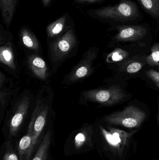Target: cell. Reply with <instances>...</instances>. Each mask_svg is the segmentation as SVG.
I'll return each mask as SVG.
<instances>
[{"label": "cell", "mask_w": 159, "mask_h": 160, "mask_svg": "<svg viewBox=\"0 0 159 160\" xmlns=\"http://www.w3.org/2000/svg\"><path fill=\"white\" fill-rule=\"evenodd\" d=\"M87 13L92 18L113 26L136 24L143 18L138 4L132 0H120L114 5L92 8Z\"/></svg>", "instance_id": "6da1fadb"}, {"label": "cell", "mask_w": 159, "mask_h": 160, "mask_svg": "<svg viewBox=\"0 0 159 160\" xmlns=\"http://www.w3.org/2000/svg\"><path fill=\"white\" fill-rule=\"evenodd\" d=\"M143 111L134 106H129L119 112L105 117V122L111 125H119L127 128H138L145 119Z\"/></svg>", "instance_id": "7a4b0ae2"}, {"label": "cell", "mask_w": 159, "mask_h": 160, "mask_svg": "<svg viewBox=\"0 0 159 160\" xmlns=\"http://www.w3.org/2000/svg\"><path fill=\"white\" fill-rule=\"evenodd\" d=\"M108 128L110 131L101 127L102 133L111 150L117 158H120L125 155L126 151H128L129 146L132 142L131 138L136 131L129 133L115 128Z\"/></svg>", "instance_id": "3957f363"}, {"label": "cell", "mask_w": 159, "mask_h": 160, "mask_svg": "<svg viewBox=\"0 0 159 160\" xmlns=\"http://www.w3.org/2000/svg\"><path fill=\"white\" fill-rule=\"evenodd\" d=\"M84 97L91 101L109 105L119 102L124 98L125 95L119 87L114 86L106 89L86 91Z\"/></svg>", "instance_id": "277c9868"}, {"label": "cell", "mask_w": 159, "mask_h": 160, "mask_svg": "<svg viewBox=\"0 0 159 160\" xmlns=\"http://www.w3.org/2000/svg\"><path fill=\"white\" fill-rule=\"evenodd\" d=\"M77 37L74 29H70L60 38L54 40L50 46L52 58L54 61H61L77 44Z\"/></svg>", "instance_id": "5b68a950"}, {"label": "cell", "mask_w": 159, "mask_h": 160, "mask_svg": "<svg viewBox=\"0 0 159 160\" xmlns=\"http://www.w3.org/2000/svg\"><path fill=\"white\" fill-rule=\"evenodd\" d=\"M48 111L47 106L38 102L34 112L33 113L27 133L32 136L33 150L36 146L39 136L45 125Z\"/></svg>", "instance_id": "8992f818"}, {"label": "cell", "mask_w": 159, "mask_h": 160, "mask_svg": "<svg viewBox=\"0 0 159 160\" xmlns=\"http://www.w3.org/2000/svg\"><path fill=\"white\" fill-rule=\"evenodd\" d=\"M111 29L118 32L114 37L117 41H138L145 37L148 32L145 24H125L113 26Z\"/></svg>", "instance_id": "52a82bcc"}, {"label": "cell", "mask_w": 159, "mask_h": 160, "mask_svg": "<svg viewBox=\"0 0 159 160\" xmlns=\"http://www.w3.org/2000/svg\"><path fill=\"white\" fill-rule=\"evenodd\" d=\"M74 25V23L69 13L65 12L58 19L47 26V37L50 38H56V40L69 30L73 29Z\"/></svg>", "instance_id": "ba28073f"}, {"label": "cell", "mask_w": 159, "mask_h": 160, "mask_svg": "<svg viewBox=\"0 0 159 160\" xmlns=\"http://www.w3.org/2000/svg\"><path fill=\"white\" fill-rule=\"evenodd\" d=\"M30 99L27 97H23L18 104L16 110L12 117L9 124V132L11 137L16 135L26 116L30 105Z\"/></svg>", "instance_id": "9c48e42d"}, {"label": "cell", "mask_w": 159, "mask_h": 160, "mask_svg": "<svg viewBox=\"0 0 159 160\" xmlns=\"http://www.w3.org/2000/svg\"><path fill=\"white\" fill-rule=\"evenodd\" d=\"M95 52L89 51L84 57L82 62L74 69L70 76V80L75 81L84 78L90 73L91 62L95 58Z\"/></svg>", "instance_id": "30bf717a"}, {"label": "cell", "mask_w": 159, "mask_h": 160, "mask_svg": "<svg viewBox=\"0 0 159 160\" xmlns=\"http://www.w3.org/2000/svg\"><path fill=\"white\" fill-rule=\"evenodd\" d=\"M19 0H0V11L2 21L7 29L12 22Z\"/></svg>", "instance_id": "8fae6325"}, {"label": "cell", "mask_w": 159, "mask_h": 160, "mask_svg": "<svg viewBox=\"0 0 159 160\" xmlns=\"http://www.w3.org/2000/svg\"><path fill=\"white\" fill-rule=\"evenodd\" d=\"M28 65L36 77L42 80L46 79L47 67L45 62L43 59L35 55H32L28 59Z\"/></svg>", "instance_id": "7c38bea8"}, {"label": "cell", "mask_w": 159, "mask_h": 160, "mask_svg": "<svg viewBox=\"0 0 159 160\" xmlns=\"http://www.w3.org/2000/svg\"><path fill=\"white\" fill-rule=\"evenodd\" d=\"M19 160H30L32 154V136L26 134L22 137L18 146Z\"/></svg>", "instance_id": "4fadbf2b"}, {"label": "cell", "mask_w": 159, "mask_h": 160, "mask_svg": "<svg viewBox=\"0 0 159 160\" xmlns=\"http://www.w3.org/2000/svg\"><path fill=\"white\" fill-rule=\"evenodd\" d=\"M20 38L23 45L31 49L36 50L39 48V43L34 34L27 26H23L19 32Z\"/></svg>", "instance_id": "5bb4252c"}, {"label": "cell", "mask_w": 159, "mask_h": 160, "mask_svg": "<svg viewBox=\"0 0 159 160\" xmlns=\"http://www.w3.org/2000/svg\"><path fill=\"white\" fill-rule=\"evenodd\" d=\"M145 12L159 23V0H136Z\"/></svg>", "instance_id": "9a60e30c"}, {"label": "cell", "mask_w": 159, "mask_h": 160, "mask_svg": "<svg viewBox=\"0 0 159 160\" xmlns=\"http://www.w3.org/2000/svg\"><path fill=\"white\" fill-rule=\"evenodd\" d=\"M51 139V132L48 131L44 136L36 154L32 160H47Z\"/></svg>", "instance_id": "2e32d148"}, {"label": "cell", "mask_w": 159, "mask_h": 160, "mask_svg": "<svg viewBox=\"0 0 159 160\" xmlns=\"http://www.w3.org/2000/svg\"><path fill=\"white\" fill-rule=\"evenodd\" d=\"M0 51L1 62L10 68L15 69L14 56L10 43H7L4 46L1 47Z\"/></svg>", "instance_id": "e0dca14e"}, {"label": "cell", "mask_w": 159, "mask_h": 160, "mask_svg": "<svg viewBox=\"0 0 159 160\" xmlns=\"http://www.w3.org/2000/svg\"><path fill=\"white\" fill-rule=\"evenodd\" d=\"M151 50V54L147 57V62L151 66H159V43L155 44Z\"/></svg>", "instance_id": "ac0fdd59"}, {"label": "cell", "mask_w": 159, "mask_h": 160, "mask_svg": "<svg viewBox=\"0 0 159 160\" xmlns=\"http://www.w3.org/2000/svg\"><path fill=\"white\" fill-rule=\"evenodd\" d=\"M3 160H19L15 153L10 141L6 143V151Z\"/></svg>", "instance_id": "d6986e66"}, {"label": "cell", "mask_w": 159, "mask_h": 160, "mask_svg": "<svg viewBox=\"0 0 159 160\" xmlns=\"http://www.w3.org/2000/svg\"><path fill=\"white\" fill-rule=\"evenodd\" d=\"M87 140V134L85 132H81L77 134L75 139V145L76 148H79L81 147Z\"/></svg>", "instance_id": "ffe728a7"}, {"label": "cell", "mask_w": 159, "mask_h": 160, "mask_svg": "<svg viewBox=\"0 0 159 160\" xmlns=\"http://www.w3.org/2000/svg\"><path fill=\"white\" fill-rule=\"evenodd\" d=\"M127 55L126 52L118 49L112 53V59L114 61H120L123 60Z\"/></svg>", "instance_id": "44dd1931"}, {"label": "cell", "mask_w": 159, "mask_h": 160, "mask_svg": "<svg viewBox=\"0 0 159 160\" xmlns=\"http://www.w3.org/2000/svg\"><path fill=\"white\" fill-rule=\"evenodd\" d=\"M146 73L148 78H150L159 88V72L151 69Z\"/></svg>", "instance_id": "7402d4cb"}, {"label": "cell", "mask_w": 159, "mask_h": 160, "mask_svg": "<svg viewBox=\"0 0 159 160\" xmlns=\"http://www.w3.org/2000/svg\"><path fill=\"white\" fill-rule=\"evenodd\" d=\"M142 65L138 62H134L130 64L127 68V71L129 73H135L141 70Z\"/></svg>", "instance_id": "603a6c76"}, {"label": "cell", "mask_w": 159, "mask_h": 160, "mask_svg": "<svg viewBox=\"0 0 159 160\" xmlns=\"http://www.w3.org/2000/svg\"><path fill=\"white\" fill-rule=\"evenodd\" d=\"M77 4L82 5L93 4L101 3L108 0H73Z\"/></svg>", "instance_id": "cb8c5ba5"}, {"label": "cell", "mask_w": 159, "mask_h": 160, "mask_svg": "<svg viewBox=\"0 0 159 160\" xmlns=\"http://www.w3.org/2000/svg\"><path fill=\"white\" fill-rule=\"evenodd\" d=\"M41 2L43 7L47 8L50 7L52 0H41Z\"/></svg>", "instance_id": "d4e9b609"}, {"label": "cell", "mask_w": 159, "mask_h": 160, "mask_svg": "<svg viewBox=\"0 0 159 160\" xmlns=\"http://www.w3.org/2000/svg\"></svg>", "instance_id": "484cf974"}]
</instances>
